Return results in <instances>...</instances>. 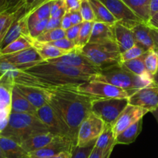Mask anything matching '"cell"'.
<instances>
[{"mask_svg": "<svg viewBox=\"0 0 158 158\" xmlns=\"http://www.w3.org/2000/svg\"><path fill=\"white\" fill-rule=\"evenodd\" d=\"M77 87H58L45 89L48 103L69 129L71 136L77 143L78 129L92 112L95 98L78 92Z\"/></svg>", "mask_w": 158, "mask_h": 158, "instance_id": "1", "label": "cell"}, {"mask_svg": "<svg viewBox=\"0 0 158 158\" xmlns=\"http://www.w3.org/2000/svg\"><path fill=\"white\" fill-rule=\"evenodd\" d=\"M23 71L34 77L38 81V88L43 89L77 87L92 80L95 76L71 65L49 60H43Z\"/></svg>", "mask_w": 158, "mask_h": 158, "instance_id": "2", "label": "cell"}, {"mask_svg": "<svg viewBox=\"0 0 158 158\" xmlns=\"http://www.w3.org/2000/svg\"><path fill=\"white\" fill-rule=\"evenodd\" d=\"M49 133L48 127L36 115L11 112L8 125L0 133L21 144L23 141L33 135Z\"/></svg>", "mask_w": 158, "mask_h": 158, "instance_id": "3", "label": "cell"}, {"mask_svg": "<svg viewBox=\"0 0 158 158\" xmlns=\"http://www.w3.org/2000/svg\"><path fill=\"white\" fill-rule=\"evenodd\" d=\"M81 52L101 69L121 64L120 51L115 41L102 44H88Z\"/></svg>", "mask_w": 158, "mask_h": 158, "instance_id": "4", "label": "cell"}, {"mask_svg": "<svg viewBox=\"0 0 158 158\" xmlns=\"http://www.w3.org/2000/svg\"><path fill=\"white\" fill-rule=\"evenodd\" d=\"M136 78L137 75L130 72L122 64H117L102 69L99 74L94 76L93 79L123 89L128 92L130 97L137 91L136 89Z\"/></svg>", "mask_w": 158, "mask_h": 158, "instance_id": "5", "label": "cell"}, {"mask_svg": "<svg viewBox=\"0 0 158 158\" xmlns=\"http://www.w3.org/2000/svg\"><path fill=\"white\" fill-rule=\"evenodd\" d=\"M129 104V98H95L92 104V112L105 124L113 126L121 112Z\"/></svg>", "mask_w": 158, "mask_h": 158, "instance_id": "6", "label": "cell"}, {"mask_svg": "<svg viewBox=\"0 0 158 158\" xmlns=\"http://www.w3.org/2000/svg\"><path fill=\"white\" fill-rule=\"evenodd\" d=\"M77 90L86 95L94 98H129L128 92L122 89L104 82L92 79L88 82L77 86Z\"/></svg>", "mask_w": 158, "mask_h": 158, "instance_id": "7", "label": "cell"}, {"mask_svg": "<svg viewBox=\"0 0 158 158\" xmlns=\"http://www.w3.org/2000/svg\"><path fill=\"white\" fill-rule=\"evenodd\" d=\"M104 127L105 123L93 112H91L79 127L76 145L84 146L97 139Z\"/></svg>", "mask_w": 158, "mask_h": 158, "instance_id": "8", "label": "cell"}, {"mask_svg": "<svg viewBox=\"0 0 158 158\" xmlns=\"http://www.w3.org/2000/svg\"><path fill=\"white\" fill-rule=\"evenodd\" d=\"M109 10L117 22L132 29L137 24L143 23L123 0H100Z\"/></svg>", "mask_w": 158, "mask_h": 158, "instance_id": "9", "label": "cell"}, {"mask_svg": "<svg viewBox=\"0 0 158 158\" xmlns=\"http://www.w3.org/2000/svg\"><path fill=\"white\" fill-rule=\"evenodd\" d=\"M36 116L48 127L50 133L57 136H67L72 139L68 127L48 103L37 109Z\"/></svg>", "mask_w": 158, "mask_h": 158, "instance_id": "10", "label": "cell"}, {"mask_svg": "<svg viewBox=\"0 0 158 158\" xmlns=\"http://www.w3.org/2000/svg\"><path fill=\"white\" fill-rule=\"evenodd\" d=\"M48 60L66 64L74 67L82 72L86 73V74H93V75L99 74L102 70L99 67H98L93 62L91 61L81 52V51H78V50H74V51H71V52L68 53V54H64L61 57L51 59V60Z\"/></svg>", "mask_w": 158, "mask_h": 158, "instance_id": "11", "label": "cell"}, {"mask_svg": "<svg viewBox=\"0 0 158 158\" xmlns=\"http://www.w3.org/2000/svg\"><path fill=\"white\" fill-rule=\"evenodd\" d=\"M129 104L151 112L158 107V84L154 83L136 91L129 97Z\"/></svg>", "mask_w": 158, "mask_h": 158, "instance_id": "12", "label": "cell"}, {"mask_svg": "<svg viewBox=\"0 0 158 158\" xmlns=\"http://www.w3.org/2000/svg\"><path fill=\"white\" fill-rule=\"evenodd\" d=\"M75 143L67 136H56L45 147L30 153V158H49L63 152H71Z\"/></svg>", "mask_w": 158, "mask_h": 158, "instance_id": "13", "label": "cell"}, {"mask_svg": "<svg viewBox=\"0 0 158 158\" xmlns=\"http://www.w3.org/2000/svg\"><path fill=\"white\" fill-rule=\"evenodd\" d=\"M0 59L14 65L16 69L20 71L31 68L36 64L43 61V59L33 47L14 54L2 56L0 57Z\"/></svg>", "mask_w": 158, "mask_h": 158, "instance_id": "14", "label": "cell"}, {"mask_svg": "<svg viewBox=\"0 0 158 158\" xmlns=\"http://www.w3.org/2000/svg\"><path fill=\"white\" fill-rule=\"evenodd\" d=\"M147 112H148L147 110L142 108L128 104V106L124 109L118 117L115 124L112 126L115 136H116L135 123L142 119L144 115H146Z\"/></svg>", "mask_w": 158, "mask_h": 158, "instance_id": "15", "label": "cell"}, {"mask_svg": "<svg viewBox=\"0 0 158 158\" xmlns=\"http://www.w3.org/2000/svg\"><path fill=\"white\" fill-rule=\"evenodd\" d=\"M112 27L114 40L121 54L136 45L134 36L131 29L125 27L118 22L115 23Z\"/></svg>", "mask_w": 158, "mask_h": 158, "instance_id": "16", "label": "cell"}, {"mask_svg": "<svg viewBox=\"0 0 158 158\" xmlns=\"http://www.w3.org/2000/svg\"><path fill=\"white\" fill-rule=\"evenodd\" d=\"M27 18H28V16L25 15V16H21L15 20V22L12 24L11 27L6 34L2 41L0 44V50L6 47L10 43L20 37L21 36H29Z\"/></svg>", "mask_w": 158, "mask_h": 158, "instance_id": "17", "label": "cell"}, {"mask_svg": "<svg viewBox=\"0 0 158 158\" xmlns=\"http://www.w3.org/2000/svg\"><path fill=\"white\" fill-rule=\"evenodd\" d=\"M15 85L36 109L48 104V96L45 89L19 84H15Z\"/></svg>", "mask_w": 158, "mask_h": 158, "instance_id": "18", "label": "cell"}, {"mask_svg": "<svg viewBox=\"0 0 158 158\" xmlns=\"http://www.w3.org/2000/svg\"><path fill=\"white\" fill-rule=\"evenodd\" d=\"M11 112L16 113H29L36 115L37 109L27 100V98L19 92L16 85L12 91Z\"/></svg>", "mask_w": 158, "mask_h": 158, "instance_id": "19", "label": "cell"}, {"mask_svg": "<svg viewBox=\"0 0 158 158\" xmlns=\"http://www.w3.org/2000/svg\"><path fill=\"white\" fill-rule=\"evenodd\" d=\"M0 147L6 158H30V153L24 150L21 144L2 135H0Z\"/></svg>", "mask_w": 158, "mask_h": 158, "instance_id": "20", "label": "cell"}, {"mask_svg": "<svg viewBox=\"0 0 158 158\" xmlns=\"http://www.w3.org/2000/svg\"><path fill=\"white\" fill-rule=\"evenodd\" d=\"M131 30L136 45L143 48L146 51L154 49V44L150 34V28L147 23H140L133 27Z\"/></svg>", "mask_w": 158, "mask_h": 158, "instance_id": "21", "label": "cell"}, {"mask_svg": "<svg viewBox=\"0 0 158 158\" xmlns=\"http://www.w3.org/2000/svg\"><path fill=\"white\" fill-rule=\"evenodd\" d=\"M115 41L112 26L100 22H94L89 44H102Z\"/></svg>", "mask_w": 158, "mask_h": 158, "instance_id": "22", "label": "cell"}, {"mask_svg": "<svg viewBox=\"0 0 158 158\" xmlns=\"http://www.w3.org/2000/svg\"><path fill=\"white\" fill-rule=\"evenodd\" d=\"M57 135H54L51 133H40V134L33 135L30 137L27 138L21 143V146L23 147L24 150L29 153L31 152L37 150L42 147L48 145L51 143Z\"/></svg>", "mask_w": 158, "mask_h": 158, "instance_id": "23", "label": "cell"}, {"mask_svg": "<svg viewBox=\"0 0 158 158\" xmlns=\"http://www.w3.org/2000/svg\"><path fill=\"white\" fill-rule=\"evenodd\" d=\"M28 38L30 40V43H31L32 47L36 49V51L41 57L43 60H51V59L57 58V57H61V56L69 53L62 51V50L55 48L52 45L48 44L40 43L35 39H32L30 36H28Z\"/></svg>", "mask_w": 158, "mask_h": 158, "instance_id": "24", "label": "cell"}, {"mask_svg": "<svg viewBox=\"0 0 158 158\" xmlns=\"http://www.w3.org/2000/svg\"><path fill=\"white\" fill-rule=\"evenodd\" d=\"M14 82L6 75L0 77V110H11L12 91Z\"/></svg>", "mask_w": 158, "mask_h": 158, "instance_id": "25", "label": "cell"}, {"mask_svg": "<svg viewBox=\"0 0 158 158\" xmlns=\"http://www.w3.org/2000/svg\"><path fill=\"white\" fill-rule=\"evenodd\" d=\"M129 8L141 19L147 23L151 17L150 0H123Z\"/></svg>", "mask_w": 158, "mask_h": 158, "instance_id": "26", "label": "cell"}, {"mask_svg": "<svg viewBox=\"0 0 158 158\" xmlns=\"http://www.w3.org/2000/svg\"><path fill=\"white\" fill-rule=\"evenodd\" d=\"M89 2L95 15V22L103 23L109 26H112L117 23L115 18L100 0H89Z\"/></svg>", "mask_w": 158, "mask_h": 158, "instance_id": "27", "label": "cell"}, {"mask_svg": "<svg viewBox=\"0 0 158 158\" xmlns=\"http://www.w3.org/2000/svg\"><path fill=\"white\" fill-rule=\"evenodd\" d=\"M115 143V136L112 125L105 124L102 132L96 139L95 147L104 151L112 152Z\"/></svg>", "mask_w": 158, "mask_h": 158, "instance_id": "28", "label": "cell"}, {"mask_svg": "<svg viewBox=\"0 0 158 158\" xmlns=\"http://www.w3.org/2000/svg\"><path fill=\"white\" fill-rule=\"evenodd\" d=\"M25 15V12L23 6L13 13H10V12L0 13V44L2 41V40L5 37L6 34L11 27L12 24L15 22V20Z\"/></svg>", "mask_w": 158, "mask_h": 158, "instance_id": "29", "label": "cell"}, {"mask_svg": "<svg viewBox=\"0 0 158 158\" xmlns=\"http://www.w3.org/2000/svg\"><path fill=\"white\" fill-rule=\"evenodd\" d=\"M143 125V118L140 120L137 121L121 132L118 135L115 136V143L116 144H124V145H128V144L132 143L136 140L137 136H139V133L142 130Z\"/></svg>", "mask_w": 158, "mask_h": 158, "instance_id": "30", "label": "cell"}, {"mask_svg": "<svg viewBox=\"0 0 158 158\" xmlns=\"http://www.w3.org/2000/svg\"><path fill=\"white\" fill-rule=\"evenodd\" d=\"M30 48H32V44L28 36H21L20 37L10 43L6 47L0 50V57L14 54V53L19 52L23 50L28 49Z\"/></svg>", "mask_w": 158, "mask_h": 158, "instance_id": "31", "label": "cell"}, {"mask_svg": "<svg viewBox=\"0 0 158 158\" xmlns=\"http://www.w3.org/2000/svg\"><path fill=\"white\" fill-rule=\"evenodd\" d=\"M51 1H48L46 3L43 4L37 9L33 10V12L28 14L27 18V24L28 27L33 25L38 21L43 20V19H50L51 18Z\"/></svg>", "mask_w": 158, "mask_h": 158, "instance_id": "32", "label": "cell"}, {"mask_svg": "<svg viewBox=\"0 0 158 158\" xmlns=\"http://www.w3.org/2000/svg\"><path fill=\"white\" fill-rule=\"evenodd\" d=\"M146 53L143 55L136 57V58L123 62V63H122V64L124 67H126L130 72L136 74V75L143 76L145 75V74H150V73L147 72V69H146L145 62H144Z\"/></svg>", "mask_w": 158, "mask_h": 158, "instance_id": "33", "label": "cell"}, {"mask_svg": "<svg viewBox=\"0 0 158 158\" xmlns=\"http://www.w3.org/2000/svg\"><path fill=\"white\" fill-rule=\"evenodd\" d=\"M93 24L94 22H87V21H83V23H81L78 36H77L76 41L74 42L76 47L79 51H81V49L89 44V39H90L91 34H92Z\"/></svg>", "mask_w": 158, "mask_h": 158, "instance_id": "34", "label": "cell"}, {"mask_svg": "<svg viewBox=\"0 0 158 158\" xmlns=\"http://www.w3.org/2000/svg\"><path fill=\"white\" fill-rule=\"evenodd\" d=\"M95 142L96 139L84 146L74 145L70 152V158H89L95 147Z\"/></svg>", "mask_w": 158, "mask_h": 158, "instance_id": "35", "label": "cell"}, {"mask_svg": "<svg viewBox=\"0 0 158 158\" xmlns=\"http://www.w3.org/2000/svg\"><path fill=\"white\" fill-rule=\"evenodd\" d=\"M65 37V31L61 28L54 29V30H45L41 34L36 38V40L40 43H50V42L55 41L57 40L62 39Z\"/></svg>", "mask_w": 158, "mask_h": 158, "instance_id": "36", "label": "cell"}, {"mask_svg": "<svg viewBox=\"0 0 158 158\" xmlns=\"http://www.w3.org/2000/svg\"><path fill=\"white\" fill-rule=\"evenodd\" d=\"M145 67L147 72L154 76L158 70V54L156 50L151 49L146 53Z\"/></svg>", "mask_w": 158, "mask_h": 158, "instance_id": "37", "label": "cell"}, {"mask_svg": "<svg viewBox=\"0 0 158 158\" xmlns=\"http://www.w3.org/2000/svg\"><path fill=\"white\" fill-rule=\"evenodd\" d=\"M146 51L143 48H142L141 47L138 46V45H134L133 47H132L131 48H130L129 50L126 51L125 52L122 53L120 54V60L121 64L123 63V62L128 61V60H133V59L136 58V57H139V56L143 55V54H145Z\"/></svg>", "mask_w": 158, "mask_h": 158, "instance_id": "38", "label": "cell"}, {"mask_svg": "<svg viewBox=\"0 0 158 158\" xmlns=\"http://www.w3.org/2000/svg\"><path fill=\"white\" fill-rule=\"evenodd\" d=\"M80 13L82 16L83 21L95 22V18L93 10L89 0H80Z\"/></svg>", "mask_w": 158, "mask_h": 158, "instance_id": "39", "label": "cell"}, {"mask_svg": "<svg viewBox=\"0 0 158 158\" xmlns=\"http://www.w3.org/2000/svg\"><path fill=\"white\" fill-rule=\"evenodd\" d=\"M67 13L66 7L63 0H51V17L61 19Z\"/></svg>", "mask_w": 158, "mask_h": 158, "instance_id": "40", "label": "cell"}, {"mask_svg": "<svg viewBox=\"0 0 158 158\" xmlns=\"http://www.w3.org/2000/svg\"><path fill=\"white\" fill-rule=\"evenodd\" d=\"M47 44H48L50 45H52V46L55 47V48H59V49L62 50V51H67V52H71V51H74V50H78L77 48V47H76V44H74V42L71 41V40H68L66 37Z\"/></svg>", "mask_w": 158, "mask_h": 158, "instance_id": "41", "label": "cell"}, {"mask_svg": "<svg viewBox=\"0 0 158 158\" xmlns=\"http://www.w3.org/2000/svg\"><path fill=\"white\" fill-rule=\"evenodd\" d=\"M23 1V0H0V13L16 11L22 7Z\"/></svg>", "mask_w": 158, "mask_h": 158, "instance_id": "42", "label": "cell"}, {"mask_svg": "<svg viewBox=\"0 0 158 158\" xmlns=\"http://www.w3.org/2000/svg\"><path fill=\"white\" fill-rule=\"evenodd\" d=\"M48 19H49L38 21V22L33 23V25L28 27L30 37L32 38V39H36L38 36H40L43 32H44L46 30Z\"/></svg>", "mask_w": 158, "mask_h": 158, "instance_id": "43", "label": "cell"}, {"mask_svg": "<svg viewBox=\"0 0 158 158\" xmlns=\"http://www.w3.org/2000/svg\"><path fill=\"white\" fill-rule=\"evenodd\" d=\"M50 0H23L22 6L23 7L26 15L30 14L31 12L37 9L43 4L46 3Z\"/></svg>", "mask_w": 158, "mask_h": 158, "instance_id": "44", "label": "cell"}, {"mask_svg": "<svg viewBox=\"0 0 158 158\" xmlns=\"http://www.w3.org/2000/svg\"><path fill=\"white\" fill-rule=\"evenodd\" d=\"M81 27V23L78 24V25L72 26L71 28H69L68 30H67L66 31H65V37L68 38V40H70L71 41L75 42L77 36H78L79 31H80Z\"/></svg>", "mask_w": 158, "mask_h": 158, "instance_id": "45", "label": "cell"}, {"mask_svg": "<svg viewBox=\"0 0 158 158\" xmlns=\"http://www.w3.org/2000/svg\"><path fill=\"white\" fill-rule=\"evenodd\" d=\"M67 12L77 11L80 10V0H63Z\"/></svg>", "mask_w": 158, "mask_h": 158, "instance_id": "46", "label": "cell"}, {"mask_svg": "<svg viewBox=\"0 0 158 158\" xmlns=\"http://www.w3.org/2000/svg\"><path fill=\"white\" fill-rule=\"evenodd\" d=\"M111 153H112L111 151H104L95 147L89 158H109Z\"/></svg>", "mask_w": 158, "mask_h": 158, "instance_id": "47", "label": "cell"}, {"mask_svg": "<svg viewBox=\"0 0 158 158\" xmlns=\"http://www.w3.org/2000/svg\"><path fill=\"white\" fill-rule=\"evenodd\" d=\"M68 13H69L71 23H72L73 26L78 25V24L82 23L83 19H82V16H81V13H80V10L68 12Z\"/></svg>", "mask_w": 158, "mask_h": 158, "instance_id": "48", "label": "cell"}, {"mask_svg": "<svg viewBox=\"0 0 158 158\" xmlns=\"http://www.w3.org/2000/svg\"><path fill=\"white\" fill-rule=\"evenodd\" d=\"M60 26H61V19H60V18L51 17L48 19V24H47L46 27V30L60 28Z\"/></svg>", "mask_w": 158, "mask_h": 158, "instance_id": "49", "label": "cell"}, {"mask_svg": "<svg viewBox=\"0 0 158 158\" xmlns=\"http://www.w3.org/2000/svg\"><path fill=\"white\" fill-rule=\"evenodd\" d=\"M72 23H71V18H70L69 13L67 12L65 13L64 16L61 18V26H60V28L62 30H64V31H66L67 30H68L69 28H71L72 27Z\"/></svg>", "mask_w": 158, "mask_h": 158, "instance_id": "50", "label": "cell"}, {"mask_svg": "<svg viewBox=\"0 0 158 158\" xmlns=\"http://www.w3.org/2000/svg\"><path fill=\"white\" fill-rule=\"evenodd\" d=\"M147 24L150 28L158 29V11L150 17Z\"/></svg>", "mask_w": 158, "mask_h": 158, "instance_id": "51", "label": "cell"}, {"mask_svg": "<svg viewBox=\"0 0 158 158\" xmlns=\"http://www.w3.org/2000/svg\"><path fill=\"white\" fill-rule=\"evenodd\" d=\"M150 34H151L152 39H153V44H154V49H158V29H151L150 28Z\"/></svg>", "mask_w": 158, "mask_h": 158, "instance_id": "52", "label": "cell"}, {"mask_svg": "<svg viewBox=\"0 0 158 158\" xmlns=\"http://www.w3.org/2000/svg\"><path fill=\"white\" fill-rule=\"evenodd\" d=\"M158 11V0H150V15L151 16Z\"/></svg>", "mask_w": 158, "mask_h": 158, "instance_id": "53", "label": "cell"}, {"mask_svg": "<svg viewBox=\"0 0 158 158\" xmlns=\"http://www.w3.org/2000/svg\"><path fill=\"white\" fill-rule=\"evenodd\" d=\"M49 158H70V152H63L60 154H57L56 156H51Z\"/></svg>", "mask_w": 158, "mask_h": 158, "instance_id": "54", "label": "cell"}, {"mask_svg": "<svg viewBox=\"0 0 158 158\" xmlns=\"http://www.w3.org/2000/svg\"><path fill=\"white\" fill-rule=\"evenodd\" d=\"M151 113L153 114V116L155 117V118H156V120L157 121V123H158V107L156 108V109H155L154 110L152 111Z\"/></svg>", "mask_w": 158, "mask_h": 158, "instance_id": "55", "label": "cell"}, {"mask_svg": "<svg viewBox=\"0 0 158 158\" xmlns=\"http://www.w3.org/2000/svg\"><path fill=\"white\" fill-rule=\"evenodd\" d=\"M156 51H157V54H158V49L156 50ZM153 78H154L155 82H156V84H158V70H157V72L156 73V74L153 76Z\"/></svg>", "mask_w": 158, "mask_h": 158, "instance_id": "56", "label": "cell"}, {"mask_svg": "<svg viewBox=\"0 0 158 158\" xmlns=\"http://www.w3.org/2000/svg\"><path fill=\"white\" fill-rule=\"evenodd\" d=\"M0 158H6L5 154H4L3 151H2V150L1 149V147H0Z\"/></svg>", "mask_w": 158, "mask_h": 158, "instance_id": "57", "label": "cell"}]
</instances>
